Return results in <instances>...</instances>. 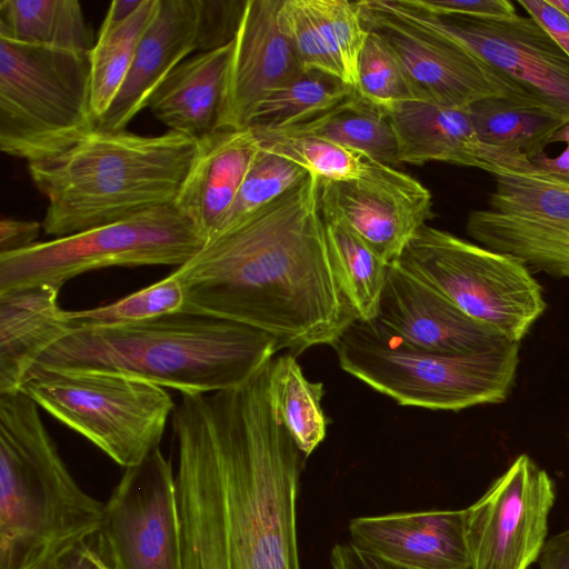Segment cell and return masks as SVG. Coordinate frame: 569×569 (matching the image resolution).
I'll use <instances>...</instances> for the list:
<instances>
[{"mask_svg": "<svg viewBox=\"0 0 569 569\" xmlns=\"http://www.w3.org/2000/svg\"><path fill=\"white\" fill-rule=\"evenodd\" d=\"M271 363L237 388L181 393L173 410L182 569H301L307 457L276 413Z\"/></svg>", "mask_w": 569, "mask_h": 569, "instance_id": "1", "label": "cell"}, {"mask_svg": "<svg viewBox=\"0 0 569 569\" xmlns=\"http://www.w3.org/2000/svg\"><path fill=\"white\" fill-rule=\"evenodd\" d=\"M319 181L308 173L178 267L182 311L252 327L295 356L332 346L356 318L332 268Z\"/></svg>", "mask_w": 569, "mask_h": 569, "instance_id": "2", "label": "cell"}, {"mask_svg": "<svg viewBox=\"0 0 569 569\" xmlns=\"http://www.w3.org/2000/svg\"><path fill=\"white\" fill-rule=\"evenodd\" d=\"M277 351L276 339L263 331L178 311L121 327L71 331L33 369L122 375L181 393H211L243 385Z\"/></svg>", "mask_w": 569, "mask_h": 569, "instance_id": "3", "label": "cell"}, {"mask_svg": "<svg viewBox=\"0 0 569 569\" xmlns=\"http://www.w3.org/2000/svg\"><path fill=\"white\" fill-rule=\"evenodd\" d=\"M198 148L170 130L147 137L96 128L64 152L28 163L48 200L42 229L59 238L173 204Z\"/></svg>", "mask_w": 569, "mask_h": 569, "instance_id": "4", "label": "cell"}, {"mask_svg": "<svg viewBox=\"0 0 569 569\" xmlns=\"http://www.w3.org/2000/svg\"><path fill=\"white\" fill-rule=\"evenodd\" d=\"M104 503L86 492L21 391L0 395V569H56L99 532Z\"/></svg>", "mask_w": 569, "mask_h": 569, "instance_id": "5", "label": "cell"}, {"mask_svg": "<svg viewBox=\"0 0 569 569\" xmlns=\"http://www.w3.org/2000/svg\"><path fill=\"white\" fill-rule=\"evenodd\" d=\"M335 348L341 369L400 406L459 411L501 403L519 365V342L447 355L413 348L375 320L353 319Z\"/></svg>", "mask_w": 569, "mask_h": 569, "instance_id": "6", "label": "cell"}, {"mask_svg": "<svg viewBox=\"0 0 569 569\" xmlns=\"http://www.w3.org/2000/svg\"><path fill=\"white\" fill-rule=\"evenodd\" d=\"M97 128L90 51L0 38V149L28 163L53 158Z\"/></svg>", "mask_w": 569, "mask_h": 569, "instance_id": "7", "label": "cell"}, {"mask_svg": "<svg viewBox=\"0 0 569 569\" xmlns=\"http://www.w3.org/2000/svg\"><path fill=\"white\" fill-rule=\"evenodd\" d=\"M20 391L123 469L159 448L176 408L166 388L113 373L33 369Z\"/></svg>", "mask_w": 569, "mask_h": 569, "instance_id": "8", "label": "cell"}, {"mask_svg": "<svg viewBox=\"0 0 569 569\" xmlns=\"http://www.w3.org/2000/svg\"><path fill=\"white\" fill-rule=\"evenodd\" d=\"M395 263L511 342L520 343L547 308L541 286L519 259L428 224Z\"/></svg>", "mask_w": 569, "mask_h": 569, "instance_id": "9", "label": "cell"}, {"mask_svg": "<svg viewBox=\"0 0 569 569\" xmlns=\"http://www.w3.org/2000/svg\"><path fill=\"white\" fill-rule=\"evenodd\" d=\"M206 244L173 204L78 233L0 254V293L41 284L62 287L88 271L109 267L177 266Z\"/></svg>", "mask_w": 569, "mask_h": 569, "instance_id": "10", "label": "cell"}, {"mask_svg": "<svg viewBox=\"0 0 569 569\" xmlns=\"http://www.w3.org/2000/svg\"><path fill=\"white\" fill-rule=\"evenodd\" d=\"M360 4L471 51L529 97L569 121V57L531 17H441L406 0H360Z\"/></svg>", "mask_w": 569, "mask_h": 569, "instance_id": "11", "label": "cell"}, {"mask_svg": "<svg viewBox=\"0 0 569 569\" xmlns=\"http://www.w3.org/2000/svg\"><path fill=\"white\" fill-rule=\"evenodd\" d=\"M493 179L487 207L467 217V233L529 269L569 278V180L537 169Z\"/></svg>", "mask_w": 569, "mask_h": 569, "instance_id": "12", "label": "cell"}, {"mask_svg": "<svg viewBox=\"0 0 569 569\" xmlns=\"http://www.w3.org/2000/svg\"><path fill=\"white\" fill-rule=\"evenodd\" d=\"M92 541L114 569H182L176 476L160 448L124 468Z\"/></svg>", "mask_w": 569, "mask_h": 569, "instance_id": "13", "label": "cell"}, {"mask_svg": "<svg viewBox=\"0 0 569 569\" xmlns=\"http://www.w3.org/2000/svg\"><path fill=\"white\" fill-rule=\"evenodd\" d=\"M548 473L520 455L465 511L470 569H528L541 555L555 502Z\"/></svg>", "mask_w": 569, "mask_h": 569, "instance_id": "14", "label": "cell"}, {"mask_svg": "<svg viewBox=\"0 0 569 569\" xmlns=\"http://www.w3.org/2000/svg\"><path fill=\"white\" fill-rule=\"evenodd\" d=\"M356 4L367 30L377 31L400 62L417 101L467 108L489 97L532 99L459 44Z\"/></svg>", "mask_w": 569, "mask_h": 569, "instance_id": "15", "label": "cell"}, {"mask_svg": "<svg viewBox=\"0 0 569 569\" xmlns=\"http://www.w3.org/2000/svg\"><path fill=\"white\" fill-rule=\"evenodd\" d=\"M319 201L325 219L342 221L388 264L435 217L429 190L403 172L385 181L320 179Z\"/></svg>", "mask_w": 569, "mask_h": 569, "instance_id": "16", "label": "cell"}, {"mask_svg": "<svg viewBox=\"0 0 569 569\" xmlns=\"http://www.w3.org/2000/svg\"><path fill=\"white\" fill-rule=\"evenodd\" d=\"M282 0H247L233 39L218 130L249 128L258 104L303 71L279 24Z\"/></svg>", "mask_w": 569, "mask_h": 569, "instance_id": "17", "label": "cell"}, {"mask_svg": "<svg viewBox=\"0 0 569 569\" xmlns=\"http://www.w3.org/2000/svg\"><path fill=\"white\" fill-rule=\"evenodd\" d=\"M375 321L409 346L437 353H476L511 342L395 262Z\"/></svg>", "mask_w": 569, "mask_h": 569, "instance_id": "18", "label": "cell"}, {"mask_svg": "<svg viewBox=\"0 0 569 569\" xmlns=\"http://www.w3.org/2000/svg\"><path fill=\"white\" fill-rule=\"evenodd\" d=\"M387 114L398 138L401 163L443 162L492 176L536 170L527 156L481 141L467 108L411 100L392 107Z\"/></svg>", "mask_w": 569, "mask_h": 569, "instance_id": "19", "label": "cell"}, {"mask_svg": "<svg viewBox=\"0 0 569 569\" xmlns=\"http://www.w3.org/2000/svg\"><path fill=\"white\" fill-rule=\"evenodd\" d=\"M350 542L405 569H470L463 510L356 517Z\"/></svg>", "mask_w": 569, "mask_h": 569, "instance_id": "20", "label": "cell"}, {"mask_svg": "<svg viewBox=\"0 0 569 569\" xmlns=\"http://www.w3.org/2000/svg\"><path fill=\"white\" fill-rule=\"evenodd\" d=\"M200 46L199 0H159L128 77L97 128L126 130L167 76Z\"/></svg>", "mask_w": 569, "mask_h": 569, "instance_id": "21", "label": "cell"}, {"mask_svg": "<svg viewBox=\"0 0 569 569\" xmlns=\"http://www.w3.org/2000/svg\"><path fill=\"white\" fill-rule=\"evenodd\" d=\"M278 18L303 72L330 74L358 92V61L368 30L356 2L282 0Z\"/></svg>", "mask_w": 569, "mask_h": 569, "instance_id": "22", "label": "cell"}, {"mask_svg": "<svg viewBox=\"0 0 569 569\" xmlns=\"http://www.w3.org/2000/svg\"><path fill=\"white\" fill-rule=\"evenodd\" d=\"M199 148L173 206L204 238H216L259 149L251 128L218 130Z\"/></svg>", "mask_w": 569, "mask_h": 569, "instance_id": "23", "label": "cell"}, {"mask_svg": "<svg viewBox=\"0 0 569 569\" xmlns=\"http://www.w3.org/2000/svg\"><path fill=\"white\" fill-rule=\"evenodd\" d=\"M60 289L41 284L0 293V395L20 391L41 356L69 333Z\"/></svg>", "mask_w": 569, "mask_h": 569, "instance_id": "24", "label": "cell"}, {"mask_svg": "<svg viewBox=\"0 0 569 569\" xmlns=\"http://www.w3.org/2000/svg\"><path fill=\"white\" fill-rule=\"evenodd\" d=\"M233 41L177 66L152 93L148 108L170 131L201 140L217 131Z\"/></svg>", "mask_w": 569, "mask_h": 569, "instance_id": "25", "label": "cell"}, {"mask_svg": "<svg viewBox=\"0 0 569 569\" xmlns=\"http://www.w3.org/2000/svg\"><path fill=\"white\" fill-rule=\"evenodd\" d=\"M481 141L528 158L543 152L551 137L568 121L526 98L489 97L467 107Z\"/></svg>", "mask_w": 569, "mask_h": 569, "instance_id": "26", "label": "cell"}, {"mask_svg": "<svg viewBox=\"0 0 569 569\" xmlns=\"http://www.w3.org/2000/svg\"><path fill=\"white\" fill-rule=\"evenodd\" d=\"M0 38L87 52L94 46L77 0H1Z\"/></svg>", "mask_w": 569, "mask_h": 569, "instance_id": "27", "label": "cell"}, {"mask_svg": "<svg viewBox=\"0 0 569 569\" xmlns=\"http://www.w3.org/2000/svg\"><path fill=\"white\" fill-rule=\"evenodd\" d=\"M280 132L320 137L389 167L401 163L398 138L389 116L358 93L326 113Z\"/></svg>", "mask_w": 569, "mask_h": 569, "instance_id": "28", "label": "cell"}, {"mask_svg": "<svg viewBox=\"0 0 569 569\" xmlns=\"http://www.w3.org/2000/svg\"><path fill=\"white\" fill-rule=\"evenodd\" d=\"M252 129V128H251ZM261 149L282 156L308 173L331 181H385L401 174L368 154L327 139L252 129Z\"/></svg>", "mask_w": 569, "mask_h": 569, "instance_id": "29", "label": "cell"}, {"mask_svg": "<svg viewBox=\"0 0 569 569\" xmlns=\"http://www.w3.org/2000/svg\"><path fill=\"white\" fill-rule=\"evenodd\" d=\"M158 7L159 0H142L128 18L102 23L98 41L90 51L91 106L97 124L120 92Z\"/></svg>", "mask_w": 569, "mask_h": 569, "instance_id": "30", "label": "cell"}, {"mask_svg": "<svg viewBox=\"0 0 569 569\" xmlns=\"http://www.w3.org/2000/svg\"><path fill=\"white\" fill-rule=\"evenodd\" d=\"M327 242L338 286L356 319H376L388 267L352 229L325 219Z\"/></svg>", "mask_w": 569, "mask_h": 569, "instance_id": "31", "label": "cell"}, {"mask_svg": "<svg viewBox=\"0 0 569 569\" xmlns=\"http://www.w3.org/2000/svg\"><path fill=\"white\" fill-rule=\"evenodd\" d=\"M296 357L286 352L272 359L270 395L278 418L308 458L325 440L329 420L321 407L323 385L309 381Z\"/></svg>", "mask_w": 569, "mask_h": 569, "instance_id": "32", "label": "cell"}, {"mask_svg": "<svg viewBox=\"0 0 569 569\" xmlns=\"http://www.w3.org/2000/svg\"><path fill=\"white\" fill-rule=\"evenodd\" d=\"M358 92L319 71H305L268 94L256 108L249 128L280 132L326 113Z\"/></svg>", "mask_w": 569, "mask_h": 569, "instance_id": "33", "label": "cell"}, {"mask_svg": "<svg viewBox=\"0 0 569 569\" xmlns=\"http://www.w3.org/2000/svg\"><path fill=\"white\" fill-rule=\"evenodd\" d=\"M184 290L172 272L123 298L96 308L67 311L69 333L77 330L121 327L182 311Z\"/></svg>", "mask_w": 569, "mask_h": 569, "instance_id": "34", "label": "cell"}, {"mask_svg": "<svg viewBox=\"0 0 569 569\" xmlns=\"http://www.w3.org/2000/svg\"><path fill=\"white\" fill-rule=\"evenodd\" d=\"M307 176L308 172L299 164L259 147L220 233L277 199Z\"/></svg>", "mask_w": 569, "mask_h": 569, "instance_id": "35", "label": "cell"}, {"mask_svg": "<svg viewBox=\"0 0 569 569\" xmlns=\"http://www.w3.org/2000/svg\"><path fill=\"white\" fill-rule=\"evenodd\" d=\"M358 94L386 112L401 102L416 100L400 62L375 30H368L359 57Z\"/></svg>", "mask_w": 569, "mask_h": 569, "instance_id": "36", "label": "cell"}, {"mask_svg": "<svg viewBox=\"0 0 569 569\" xmlns=\"http://www.w3.org/2000/svg\"><path fill=\"white\" fill-rule=\"evenodd\" d=\"M247 0H199L201 51L233 41Z\"/></svg>", "mask_w": 569, "mask_h": 569, "instance_id": "37", "label": "cell"}, {"mask_svg": "<svg viewBox=\"0 0 569 569\" xmlns=\"http://www.w3.org/2000/svg\"><path fill=\"white\" fill-rule=\"evenodd\" d=\"M410 6L441 17L510 18L517 14L508 0H406Z\"/></svg>", "mask_w": 569, "mask_h": 569, "instance_id": "38", "label": "cell"}, {"mask_svg": "<svg viewBox=\"0 0 569 569\" xmlns=\"http://www.w3.org/2000/svg\"><path fill=\"white\" fill-rule=\"evenodd\" d=\"M517 3L569 57V13L552 4L550 0H517Z\"/></svg>", "mask_w": 569, "mask_h": 569, "instance_id": "39", "label": "cell"}, {"mask_svg": "<svg viewBox=\"0 0 569 569\" xmlns=\"http://www.w3.org/2000/svg\"><path fill=\"white\" fill-rule=\"evenodd\" d=\"M41 228L38 221L1 218L0 254L20 251L37 243Z\"/></svg>", "mask_w": 569, "mask_h": 569, "instance_id": "40", "label": "cell"}, {"mask_svg": "<svg viewBox=\"0 0 569 569\" xmlns=\"http://www.w3.org/2000/svg\"><path fill=\"white\" fill-rule=\"evenodd\" d=\"M330 563L332 569H405L357 548L350 541L333 546Z\"/></svg>", "mask_w": 569, "mask_h": 569, "instance_id": "41", "label": "cell"}, {"mask_svg": "<svg viewBox=\"0 0 569 569\" xmlns=\"http://www.w3.org/2000/svg\"><path fill=\"white\" fill-rule=\"evenodd\" d=\"M557 142L566 144L558 156L549 157L543 151L529 160L537 170L569 180V121L551 137L549 144Z\"/></svg>", "mask_w": 569, "mask_h": 569, "instance_id": "42", "label": "cell"}, {"mask_svg": "<svg viewBox=\"0 0 569 569\" xmlns=\"http://www.w3.org/2000/svg\"><path fill=\"white\" fill-rule=\"evenodd\" d=\"M538 561L539 569H569V529L546 541Z\"/></svg>", "mask_w": 569, "mask_h": 569, "instance_id": "43", "label": "cell"}, {"mask_svg": "<svg viewBox=\"0 0 569 569\" xmlns=\"http://www.w3.org/2000/svg\"><path fill=\"white\" fill-rule=\"evenodd\" d=\"M88 542L66 557L56 569H98L88 553Z\"/></svg>", "mask_w": 569, "mask_h": 569, "instance_id": "44", "label": "cell"}, {"mask_svg": "<svg viewBox=\"0 0 569 569\" xmlns=\"http://www.w3.org/2000/svg\"><path fill=\"white\" fill-rule=\"evenodd\" d=\"M142 0H114L111 2L110 8L107 12V16L103 22L114 23L128 18L132 14L137 8L140 6Z\"/></svg>", "mask_w": 569, "mask_h": 569, "instance_id": "45", "label": "cell"}, {"mask_svg": "<svg viewBox=\"0 0 569 569\" xmlns=\"http://www.w3.org/2000/svg\"><path fill=\"white\" fill-rule=\"evenodd\" d=\"M93 538L88 542V553L98 569H114L102 556L98 553L93 546Z\"/></svg>", "mask_w": 569, "mask_h": 569, "instance_id": "46", "label": "cell"}, {"mask_svg": "<svg viewBox=\"0 0 569 569\" xmlns=\"http://www.w3.org/2000/svg\"><path fill=\"white\" fill-rule=\"evenodd\" d=\"M550 2L569 13V0H550Z\"/></svg>", "mask_w": 569, "mask_h": 569, "instance_id": "47", "label": "cell"}]
</instances>
